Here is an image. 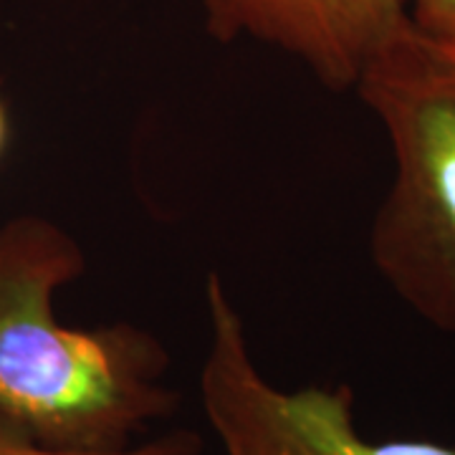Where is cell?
Returning a JSON list of instances; mask_svg holds the SVG:
<instances>
[{
	"label": "cell",
	"mask_w": 455,
	"mask_h": 455,
	"mask_svg": "<svg viewBox=\"0 0 455 455\" xmlns=\"http://www.w3.org/2000/svg\"><path fill=\"white\" fill-rule=\"evenodd\" d=\"M89 271L71 230L38 212L0 223V412L66 453H116L178 415L172 355L142 324L68 326L56 293Z\"/></svg>",
	"instance_id": "6da1fadb"
},
{
	"label": "cell",
	"mask_w": 455,
	"mask_h": 455,
	"mask_svg": "<svg viewBox=\"0 0 455 455\" xmlns=\"http://www.w3.org/2000/svg\"><path fill=\"white\" fill-rule=\"evenodd\" d=\"M352 92L392 155L370 226L374 271L418 319L455 337V44L427 36L405 13Z\"/></svg>",
	"instance_id": "7a4b0ae2"
},
{
	"label": "cell",
	"mask_w": 455,
	"mask_h": 455,
	"mask_svg": "<svg viewBox=\"0 0 455 455\" xmlns=\"http://www.w3.org/2000/svg\"><path fill=\"white\" fill-rule=\"evenodd\" d=\"M205 314L197 392L223 455H455V445L430 438L370 440L349 385H276L260 370L243 314L218 271L205 278Z\"/></svg>",
	"instance_id": "3957f363"
},
{
	"label": "cell",
	"mask_w": 455,
	"mask_h": 455,
	"mask_svg": "<svg viewBox=\"0 0 455 455\" xmlns=\"http://www.w3.org/2000/svg\"><path fill=\"white\" fill-rule=\"evenodd\" d=\"M218 44L253 41L301 64L334 94L352 92L379 41L405 18L400 0H197Z\"/></svg>",
	"instance_id": "277c9868"
},
{
	"label": "cell",
	"mask_w": 455,
	"mask_h": 455,
	"mask_svg": "<svg viewBox=\"0 0 455 455\" xmlns=\"http://www.w3.org/2000/svg\"><path fill=\"white\" fill-rule=\"evenodd\" d=\"M0 455H205V443L196 430L172 427L164 433H152L116 453H66L36 443L23 427L0 412Z\"/></svg>",
	"instance_id": "5b68a950"
},
{
	"label": "cell",
	"mask_w": 455,
	"mask_h": 455,
	"mask_svg": "<svg viewBox=\"0 0 455 455\" xmlns=\"http://www.w3.org/2000/svg\"><path fill=\"white\" fill-rule=\"evenodd\" d=\"M405 13L427 36L455 44V0H405Z\"/></svg>",
	"instance_id": "8992f818"
},
{
	"label": "cell",
	"mask_w": 455,
	"mask_h": 455,
	"mask_svg": "<svg viewBox=\"0 0 455 455\" xmlns=\"http://www.w3.org/2000/svg\"><path fill=\"white\" fill-rule=\"evenodd\" d=\"M8 142H11V116H8V107H5V101L0 99V157L5 155Z\"/></svg>",
	"instance_id": "52a82bcc"
},
{
	"label": "cell",
	"mask_w": 455,
	"mask_h": 455,
	"mask_svg": "<svg viewBox=\"0 0 455 455\" xmlns=\"http://www.w3.org/2000/svg\"><path fill=\"white\" fill-rule=\"evenodd\" d=\"M400 3H403V5H405V0H400Z\"/></svg>",
	"instance_id": "ba28073f"
}]
</instances>
